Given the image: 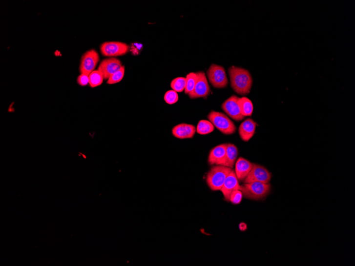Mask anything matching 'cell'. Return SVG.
Wrapping results in <instances>:
<instances>
[{
  "mask_svg": "<svg viewBox=\"0 0 355 266\" xmlns=\"http://www.w3.org/2000/svg\"><path fill=\"white\" fill-rule=\"evenodd\" d=\"M208 118L224 135H232L236 131L235 124L224 113L212 111L208 115Z\"/></svg>",
  "mask_w": 355,
  "mask_h": 266,
  "instance_id": "4",
  "label": "cell"
},
{
  "mask_svg": "<svg viewBox=\"0 0 355 266\" xmlns=\"http://www.w3.org/2000/svg\"><path fill=\"white\" fill-rule=\"evenodd\" d=\"M120 60L116 58H109L102 61L99 66L98 70L103 75L104 80H108L115 72L123 67Z\"/></svg>",
  "mask_w": 355,
  "mask_h": 266,
  "instance_id": "11",
  "label": "cell"
},
{
  "mask_svg": "<svg viewBox=\"0 0 355 266\" xmlns=\"http://www.w3.org/2000/svg\"><path fill=\"white\" fill-rule=\"evenodd\" d=\"M210 84L216 88H226L228 84L226 72L223 66L212 64L207 71Z\"/></svg>",
  "mask_w": 355,
  "mask_h": 266,
  "instance_id": "5",
  "label": "cell"
},
{
  "mask_svg": "<svg viewBox=\"0 0 355 266\" xmlns=\"http://www.w3.org/2000/svg\"><path fill=\"white\" fill-rule=\"evenodd\" d=\"M186 84V78L177 77L172 81L171 87L177 93H182L185 91Z\"/></svg>",
  "mask_w": 355,
  "mask_h": 266,
  "instance_id": "22",
  "label": "cell"
},
{
  "mask_svg": "<svg viewBox=\"0 0 355 266\" xmlns=\"http://www.w3.org/2000/svg\"><path fill=\"white\" fill-rule=\"evenodd\" d=\"M252 167V163L243 157H240L235 166V173L238 181H243L248 176Z\"/></svg>",
  "mask_w": 355,
  "mask_h": 266,
  "instance_id": "15",
  "label": "cell"
},
{
  "mask_svg": "<svg viewBox=\"0 0 355 266\" xmlns=\"http://www.w3.org/2000/svg\"><path fill=\"white\" fill-rule=\"evenodd\" d=\"M231 86L234 92L241 95L249 94L252 87V79L250 72L244 68L232 66L228 69Z\"/></svg>",
  "mask_w": 355,
  "mask_h": 266,
  "instance_id": "1",
  "label": "cell"
},
{
  "mask_svg": "<svg viewBox=\"0 0 355 266\" xmlns=\"http://www.w3.org/2000/svg\"><path fill=\"white\" fill-rule=\"evenodd\" d=\"M238 150L235 145L231 143H227L225 156L219 165L225 166L232 168L235 164Z\"/></svg>",
  "mask_w": 355,
  "mask_h": 266,
  "instance_id": "16",
  "label": "cell"
},
{
  "mask_svg": "<svg viewBox=\"0 0 355 266\" xmlns=\"http://www.w3.org/2000/svg\"><path fill=\"white\" fill-rule=\"evenodd\" d=\"M239 190L247 199L252 201H261L266 198L271 190V185L259 182L244 184L240 185Z\"/></svg>",
  "mask_w": 355,
  "mask_h": 266,
  "instance_id": "2",
  "label": "cell"
},
{
  "mask_svg": "<svg viewBox=\"0 0 355 266\" xmlns=\"http://www.w3.org/2000/svg\"><path fill=\"white\" fill-rule=\"evenodd\" d=\"M239 98L236 95H232L224 102L221 106L222 110L228 116L236 122H240L245 118L240 111L238 104Z\"/></svg>",
  "mask_w": 355,
  "mask_h": 266,
  "instance_id": "10",
  "label": "cell"
},
{
  "mask_svg": "<svg viewBox=\"0 0 355 266\" xmlns=\"http://www.w3.org/2000/svg\"><path fill=\"white\" fill-rule=\"evenodd\" d=\"M100 60L99 54L94 49L84 53L81 60L80 71L81 74L89 75L94 71Z\"/></svg>",
  "mask_w": 355,
  "mask_h": 266,
  "instance_id": "8",
  "label": "cell"
},
{
  "mask_svg": "<svg viewBox=\"0 0 355 266\" xmlns=\"http://www.w3.org/2000/svg\"><path fill=\"white\" fill-rule=\"evenodd\" d=\"M232 170L230 167L216 165L211 167L207 175V183L210 190H221L228 175Z\"/></svg>",
  "mask_w": 355,
  "mask_h": 266,
  "instance_id": "3",
  "label": "cell"
},
{
  "mask_svg": "<svg viewBox=\"0 0 355 266\" xmlns=\"http://www.w3.org/2000/svg\"><path fill=\"white\" fill-rule=\"evenodd\" d=\"M257 123L251 119H248L240 125L239 134L242 140L249 142L255 134Z\"/></svg>",
  "mask_w": 355,
  "mask_h": 266,
  "instance_id": "14",
  "label": "cell"
},
{
  "mask_svg": "<svg viewBox=\"0 0 355 266\" xmlns=\"http://www.w3.org/2000/svg\"><path fill=\"white\" fill-rule=\"evenodd\" d=\"M197 80L193 90L188 95L191 99L206 98L210 93V89L206 75L203 71L196 72Z\"/></svg>",
  "mask_w": 355,
  "mask_h": 266,
  "instance_id": "9",
  "label": "cell"
},
{
  "mask_svg": "<svg viewBox=\"0 0 355 266\" xmlns=\"http://www.w3.org/2000/svg\"><path fill=\"white\" fill-rule=\"evenodd\" d=\"M164 100L167 104L172 105L178 101L179 96L174 90H168L164 96Z\"/></svg>",
  "mask_w": 355,
  "mask_h": 266,
  "instance_id": "24",
  "label": "cell"
},
{
  "mask_svg": "<svg viewBox=\"0 0 355 266\" xmlns=\"http://www.w3.org/2000/svg\"><path fill=\"white\" fill-rule=\"evenodd\" d=\"M214 130V126L209 121L202 120L198 123L196 131L198 134L206 135L210 134Z\"/></svg>",
  "mask_w": 355,
  "mask_h": 266,
  "instance_id": "19",
  "label": "cell"
},
{
  "mask_svg": "<svg viewBox=\"0 0 355 266\" xmlns=\"http://www.w3.org/2000/svg\"><path fill=\"white\" fill-rule=\"evenodd\" d=\"M102 55L109 58H116L127 54L130 51V46L123 42L106 41L100 46Z\"/></svg>",
  "mask_w": 355,
  "mask_h": 266,
  "instance_id": "6",
  "label": "cell"
},
{
  "mask_svg": "<svg viewBox=\"0 0 355 266\" xmlns=\"http://www.w3.org/2000/svg\"><path fill=\"white\" fill-rule=\"evenodd\" d=\"M186 84L185 93L188 94L194 89L197 80V76L195 72H191L186 78Z\"/></svg>",
  "mask_w": 355,
  "mask_h": 266,
  "instance_id": "21",
  "label": "cell"
},
{
  "mask_svg": "<svg viewBox=\"0 0 355 266\" xmlns=\"http://www.w3.org/2000/svg\"><path fill=\"white\" fill-rule=\"evenodd\" d=\"M239 181L235 171L232 170L228 175L221 190L226 202H230L231 193L234 191L239 190Z\"/></svg>",
  "mask_w": 355,
  "mask_h": 266,
  "instance_id": "12",
  "label": "cell"
},
{
  "mask_svg": "<svg viewBox=\"0 0 355 266\" xmlns=\"http://www.w3.org/2000/svg\"><path fill=\"white\" fill-rule=\"evenodd\" d=\"M271 178L272 174L266 167L252 163L251 172L243 181L244 184L259 182L269 184Z\"/></svg>",
  "mask_w": 355,
  "mask_h": 266,
  "instance_id": "7",
  "label": "cell"
},
{
  "mask_svg": "<svg viewBox=\"0 0 355 266\" xmlns=\"http://www.w3.org/2000/svg\"><path fill=\"white\" fill-rule=\"evenodd\" d=\"M243 197V193L239 190L234 191L231 193L230 202L234 205L239 204L242 201Z\"/></svg>",
  "mask_w": 355,
  "mask_h": 266,
  "instance_id": "25",
  "label": "cell"
},
{
  "mask_svg": "<svg viewBox=\"0 0 355 266\" xmlns=\"http://www.w3.org/2000/svg\"><path fill=\"white\" fill-rule=\"evenodd\" d=\"M77 83L82 87L87 86L89 84V75L81 74L77 78Z\"/></svg>",
  "mask_w": 355,
  "mask_h": 266,
  "instance_id": "26",
  "label": "cell"
},
{
  "mask_svg": "<svg viewBox=\"0 0 355 266\" xmlns=\"http://www.w3.org/2000/svg\"><path fill=\"white\" fill-rule=\"evenodd\" d=\"M227 143L218 145L210 151L208 157V163L210 165H219L224 159L226 152Z\"/></svg>",
  "mask_w": 355,
  "mask_h": 266,
  "instance_id": "17",
  "label": "cell"
},
{
  "mask_svg": "<svg viewBox=\"0 0 355 266\" xmlns=\"http://www.w3.org/2000/svg\"><path fill=\"white\" fill-rule=\"evenodd\" d=\"M196 131V128L194 125L189 124L181 123L173 127L172 130V133L174 137L180 139V140H184V139L193 138Z\"/></svg>",
  "mask_w": 355,
  "mask_h": 266,
  "instance_id": "13",
  "label": "cell"
},
{
  "mask_svg": "<svg viewBox=\"0 0 355 266\" xmlns=\"http://www.w3.org/2000/svg\"><path fill=\"white\" fill-rule=\"evenodd\" d=\"M238 104L240 111L244 117H251L253 112V105L251 101L246 97L239 98Z\"/></svg>",
  "mask_w": 355,
  "mask_h": 266,
  "instance_id": "18",
  "label": "cell"
},
{
  "mask_svg": "<svg viewBox=\"0 0 355 266\" xmlns=\"http://www.w3.org/2000/svg\"><path fill=\"white\" fill-rule=\"evenodd\" d=\"M143 45L139 43H133L130 47V50L132 54L137 56L139 54L142 50Z\"/></svg>",
  "mask_w": 355,
  "mask_h": 266,
  "instance_id": "27",
  "label": "cell"
},
{
  "mask_svg": "<svg viewBox=\"0 0 355 266\" xmlns=\"http://www.w3.org/2000/svg\"><path fill=\"white\" fill-rule=\"evenodd\" d=\"M125 73V68L124 66L119 70L113 74L107 81V83L113 84L121 82L124 78Z\"/></svg>",
  "mask_w": 355,
  "mask_h": 266,
  "instance_id": "23",
  "label": "cell"
},
{
  "mask_svg": "<svg viewBox=\"0 0 355 266\" xmlns=\"http://www.w3.org/2000/svg\"><path fill=\"white\" fill-rule=\"evenodd\" d=\"M239 229L242 231H244L247 229V225L244 223H240L239 225Z\"/></svg>",
  "mask_w": 355,
  "mask_h": 266,
  "instance_id": "28",
  "label": "cell"
},
{
  "mask_svg": "<svg viewBox=\"0 0 355 266\" xmlns=\"http://www.w3.org/2000/svg\"><path fill=\"white\" fill-rule=\"evenodd\" d=\"M104 77L98 70H94L89 75V84L90 87H98L103 83Z\"/></svg>",
  "mask_w": 355,
  "mask_h": 266,
  "instance_id": "20",
  "label": "cell"
}]
</instances>
